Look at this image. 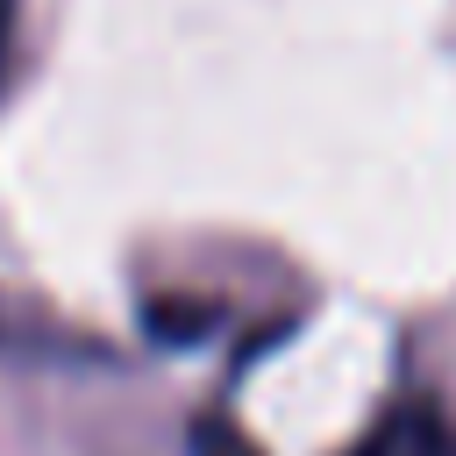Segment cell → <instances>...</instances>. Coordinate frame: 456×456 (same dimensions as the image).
Segmentation results:
<instances>
[{"label":"cell","instance_id":"obj_2","mask_svg":"<svg viewBox=\"0 0 456 456\" xmlns=\"http://www.w3.org/2000/svg\"><path fill=\"white\" fill-rule=\"evenodd\" d=\"M192 456H256V449L242 442V428H235V420H221V413H214V420H200V428H192Z\"/></svg>","mask_w":456,"mask_h":456},{"label":"cell","instance_id":"obj_3","mask_svg":"<svg viewBox=\"0 0 456 456\" xmlns=\"http://www.w3.org/2000/svg\"><path fill=\"white\" fill-rule=\"evenodd\" d=\"M7 43H14V0H0V64H7Z\"/></svg>","mask_w":456,"mask_h":456},{"label":"cell","instance_id":"obj_1","mask_svg":"<svg viewBox=\"0 0 456 456\" xmlns=\"http://www.w3.org/2000/svg\"><path fill=\"white\" fill-rule=\"evenodd\" d=\"M349 456H456V428H449V413L442 406H428V399H399Z\"/></svg>","mask_w":456,"mask_h":456}]
</instances>
